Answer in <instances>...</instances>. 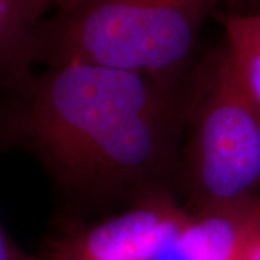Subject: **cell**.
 <instances>
[{
    "label": "cell",
    "mask_w": 260,
    "mask_h": 260,
    "mask_svg": "<svg viewBox=\"0 0 260 260\" xmlns=\"http://www.w3.org/2000/svg\"><path fill=\"white\" fill-rule=\"evenodd\" d=\"M243 87L260 117V48L239 38L224 37Z\"/></svg>",
    "instance_id": "obj_6"
},
{
    "label": "cell",
    "mask_w": 260,
    "mask_h": 260,
    "mask_svg": "<svg viewBox=\"0 0 260 260\" xmlns=\"http://www.w3.org/2000/svg\"><path fill=\"white\" fill-rule=\"evenodd\" d=\"M227 0H70L38 29L37 65L93 64L185 83L207 19Z\"/></svg>",
    "instance_id": "obj_2"
},
{
    "label": "cell",
    "mask_w": 260,
    "mask_h": 260,
    "mask_svg": "<svg viewBox=\"0 0 260 260\" xmlns=\"http://www.w3.org/2000/svg\"><path fill=\"white\" fill-rule=\"evenodd\" d=\"M242 260H260V210L247 234Z\"/></svg>",
    "instance_id": "obj_9"
},
{
    "label": "cell",
    "mask_w": 260,
    "mask_h": 260,
    "mask_svg": "<svg viewBox=\"0 0 260 260\" xmlns=\"http://www.w3.org/2000/svg\"><path fill=\"white\" fill-rule=\"evenodd\" d=\"M0 260H30V254L23 251L0 223Z\"/></svg>",
    "instance_id": "obj_8"
},
{
    "label": "cell",
    "mask_w": 260,
    "mask_h": 260,
    "mask_svg": "<svg viewBox=\"0 0 260 260\" xmlns=\"http://www.w3.org/2000/svg\"><path fill=\"white\" fill-rule=\"evenodd\" d=\"M30 260H54V259H51L45 251H41V253H38V254H30Z\"/></svg>",
    "instance_id": "obj_10"
},
{
    "label": "cell",
    "mask_w": 260,
    "mask_h": 260,
    "mask_svg": "<svg viewBox=\"0 0 260 260\" xmlns=\"http://www.w3.org/2000/svg\"><path fill=\"white\" fill-rule=\"evenodd\" d=\"M70 0H0V93L34 73L38 29Z\"/></svg>",
    "instance_id": "obj_5"
},
{
    "label": "cell",
    "mask_w": 260,
    "mask_h": 260,
    "mask_svg": "<svg viewBox=\"0 0 260 260\" xmlns=\"http://www.w3.org/2000/svg\"><path fill=\"white\" fill-rule=\"evenodd\" d=\"M214 19L223 26L225 37L239 38L260 48V10L239 13L218 10Z\"/></svg>",
    "instance_id": "obj_7"
},
{
    "label": "cell",
    "mask_w": 260,
    "mask_h": 260,
    "mask_svg": "<svg viewBox=\"0 0 260 260\" xmlns=\"http://www.w3.org/2000/svg\"><path fill=\"white\" fill-rule=\"evenodd\" d=\"M189 103V77L171 88L103 65L45 67L0 93V149L35 159L67 214L129 207L172 192Z\"/></svg>",
    "instance_id": "obj_1"
},
{
    "label": "cell",
    "mask_w": 260,
    "mask_h": 260,
    "mask_svg": "<svg viewBox=\"0 0 260 260\" xmlns=\"http://www.w3.org/2000/svg\"><path fill=\"white\" fill-rule=\"evenodd\" d=\"M251 3H256V5H259L260 6V0H250Z\"/></svg>",
    "instance_id": "obj_11"
},
{
    "label": "cell",
    "mask_w": 260,
    "mask_h": 260,
    "mask_svg": "<svg viewBox=\"0 0 260 260\" xmlns=\"http://www.w3.org/2000/svg\"><path fill=\"white\" fill-rule=\"evenodd\" d=\"M191 218L172 192H158L97 223L67 230L42 251L54 260H158Z\"/></svg>",
    "instance_id": "obj_4"
},
{
    "label": "cell",
    "mask_w": 260,
    "mask_h": 260,
    "mask_svg": "<svg viewBox=\"0 0 260 260\" xmlns=\"http://www.w3.org/2000/svg\"><path fill=\"white\" fill-rule=\"evenodd\" d=\"M181 172L188 211L260 195V117L223 39L189 75Z\"/></svg>",
    "instance_id": "obj_3"
}]
</instances>
